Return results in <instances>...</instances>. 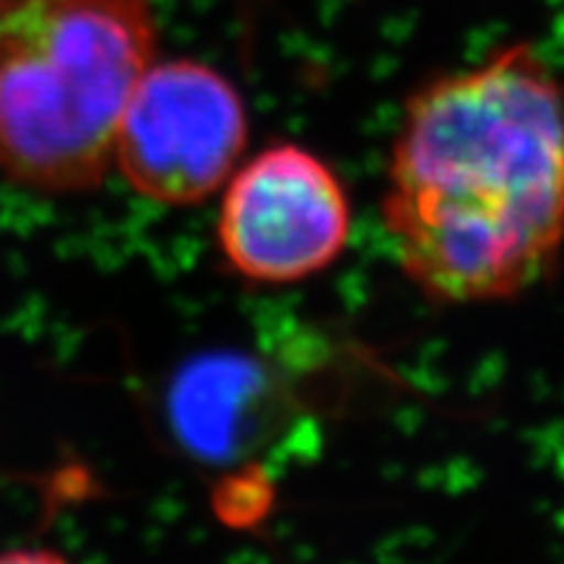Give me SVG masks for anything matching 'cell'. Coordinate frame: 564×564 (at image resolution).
I'll return each instance as SVG.
<instances>
[{"label":"cell","instance_id":"cell-1","mask_svg":"<svg viewBox=\"0 0 564 564\" xmlns=\"http://www.w3.org/2000/svg\"><path fill=\"white\" fill-rule=\"evenodd\" d=\"M398 264L436 303L518 299L564 249V84L531 42L421 84L382 194Z\"/></svg>","mask_w":564,"mask_h":564},{"label":"cell","instance_id":"cell-2","mask_svg":"<svg viewBox=\"0 0 564 564\" xmlns=\"http://www.w3.org/2000/svg\"><path fill=\"white\" fill-rule=\"evenodd\" d=\"M158 51L150 0H0V181L42 196L97 192Z\"/></svg>","mask_w":564,"mask_h":564},{"label":"cell","instance_id":"cell-3","mask_svg":"<svg viewBox=\"0 0 564 564\" xmlns=\"http://www.w3.org/2000/svg\"><path fill=\"white\" fill-rule=\"evenodd\" d=\"M246 144L249 116L228 76L194 58H158L126 105L112 171L141 199L196 207L223 192Z\"/></svg>","mask_w":564,"mask_h":564},{"label":"cell","instance_id":"cell-4","mask_svg":"<svg viewBox=\"0 0 564 564\" xmlns=\"http://www.w3.org/2000/svg\"><path fill=\"white\" fill-rule=\"evenodd\" d=\"M350 241V202L337 173L299 144H270L223 186L217 246L238 278L288 285L314 278Z\"/></svg>","mask_w":564,"mask_h":564}]
</instances>
